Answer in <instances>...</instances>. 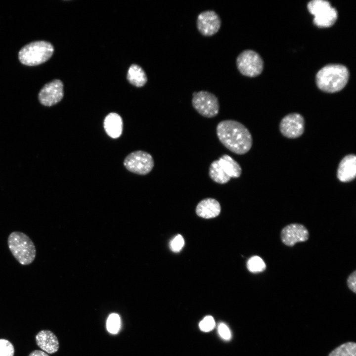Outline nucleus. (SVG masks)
Returning a JSON list of instances; mask_svg holds the SVG:
<instances>
[{"instance_id": "f257e3e1", "label": "nucleus", "mask_w": 356, "mask_h": 356, "mask_svg": "<svg viewBox=\"0 0 356 356\" xmlns=\"http://www.w3.org/2000/svg\"><path fill=\"white\" fill-rule=\"evenodd\" d=\"M220 141L232 152L243 155L247 153L253 144L252 135L241 123L233 120L221 121L216 128Z\"/></svg>"}, {"instance_id": "f03ea898", "label": "nucleus", "mask_w": 356, "mask_h": 356, "mask_svg": "<svg viewBox=\"0 0 356 356\" xmlns=\"http://www.w3.org/2000/svg\"><path fill=\"white\" fill-rule=\"evenodd\" d=\"M349 77L348 69L341 64H329L322 67L316 75V83L323 91L334 93L342 89Z\"/></svg>"}, {"instance_id": "7ed1b4c3", "label": "nucleus", "mask_w": 356, "mask_h": 356, "mask_svg": "<svg viewBox=\"0 0 356 356\" xmlns=\"http://www.w3.org/2000/svg\"><path fill=\"white\" fill-rule=\"evenodd\" d=\"M7 244L12 256L21 265H29L35 260V245L25 233L18 231L12 232L8 236Z\"/></svg>"}, {"instance_id": "20e7f679", "label": "nucleus", "mask_w": 356, "mask_h": 356, "mask_svg": "<svg viewBox=\"0 0 356 356\" xmlns=\"http://www.w3.org/2000/svg\"><path fill=\"white\" fill-rule=\"evenodd\" d=\"M54 51L52 45L41 41L29 43L19 52L18 58L21 63L27 66H36L47 61Z\"/></svg>"}, {"instance_id": "39448f33", "label": "nucleus", "mask_w": 356, "mask_h": 356, "mask_svg": "<svg viewBox=\"0 0 356 356\" xmlns=\"http://www.w3.org/2000/svg\"><path fill=\"white\" fill-rule=\"evenodd\" d=\"M309 12L314 16L313 22L317 27L327 28L336 22L338 13L330 2L324 0H312L308 4Z\"/></svg>"}, {"instance_id": "423d86ee", "label": "nucleus", "mask_w": 356, "mask_h": 356, "mask_svg": "<svg viewBox=\"0 0 356 356\" xmlns=\"http://www.w3.org/2000/svg\"><path fill=\"white\" fill-rule=\"evenodd\" d=\"M192 105L201 116L208 118L216 116L219 112L220 104L217 96L208 91L194 92Z\"/></svg>"}, {"instance_id": "0eeeda50", "label": "nucleus", "mask_w": 356, "mask_h": 356, "mask_svg": "<svg viewBox=\"0 0 356 356\" xmlns=\"http://www.w3.org/2000/svg\"><path fill=\"white\" fill-rule=\"evenodd\" d=\"M236 64L239 72L249 77L259 75L264 68L263 61L260 55L250 49L245 50L238 55Z\"/></svg>"}, {"instance_id": "6e6552de", "label": "nucleus", "mask_w": 356, "mask_h": 356, "mask_svg": "<svg viewBox=\"0 0 356 356\" xmlns=\"http://www.w3.org/2000/svg\"><path fill=\"white\" fill-rule=\"evenodd\" d=\"M124 165L128 171L133 173L145 175L151 171L154 163L149 153L138 150L129 154L124 161Z\"/></svg>"}, {"instance_id": "1a4fd4ad", "label": "nucleus", "mask_w": 356, "mask_h": 356, "mask_svg": "<svg viewBox=\"0 0 356 356\" xmlns=\"http://www.w3.org/2000/svg\"><path fill=\"white\" fill-rule=\"evenodd\" d=\"M279 130L282 134L287 138H297L304 133V119L299 113L289 114L281 120L279 124Z\"/></svg>"}, {"instance_id": "9d476101", "label": "nucleus", "mask_w": 356, "mask_h": 356, "mask_svg": "<svg viewBox=\"0 0 356 356\" xmlns=\"http://www.w3.org/2000/svg\"><path fill=\"white\" fill-rule=\"evenodd\" d=\"M222 24L219 15L214 11L208 10L203 11L197 16L196 25L199 33L205 37L216 34Z\"/></svg>"}, {"instance_id": "9b49d317", "label": "nucleus", "mask_w": 356, "mask_h": 356, "mask_svg": "<svg viewBox=\"0 0 356 356\" xmlns=\"http://www.w3.org/2000/svg\"><path fill=\"white\" fill-rule=\"evenodd\" d=\"M310 236L309 231L302 224L292 223L284 226L280 232L282 242L287 246L293 247L298 242L307 241Z\"/></svg>"}, {"instance_id": "f8f14e48", "label": "nucleus", "mask_w": 356, "mask_h": 356, "mask_svg": "<svg viewBox=\"0 0 356 356\" xmlns=\"http://www.w3.org/2000/svg\"><path fill=\"white\" fill-rule=\"evenodd\" d=\"M63 97V85L59 80H54L45 84L38 95L41 104L48 107L58 103Z\"/></svg>"}, {"instance_id": "ddd939ff", "label": "nucleus", "mask_w": 356, "mask_h": 356, "mask_svg": "<svg viewBox=\"0 0 356 356\" xmlns=\"http://www.w3.org/2000/svg\"><path fill=\"white\" fill-rule=\"evenodd\" d=\"M337 177L343 182L353 180L356 177V156L354 154L345 156L338 165Z\"/></svg>"}, {"instance_id": "4468645a", "label": "nucleus", "mask_w": 356, "mask_h": 356, "mask_svg": "<svg viewBox=\"0 0 356 356\" xmlns=\"http://www.w3.org/2000/svg\"><path fill=\"white\" fill-rule=\"evenodd\" d=\"M38 346L48 354L56 353L59 349L58 338L51 331L43 330L39 332L35 337Z\"/></svg>"}, {"instance_id": "2eb2a0df", "label": "nucleus", "mask_w": 356, "mask_h": 356, "mask_svg": "<svg viewBox=\"0 0 356 356\" xmlns=\"http://www.w3.org/2000/svg\"><path fill=\"white\" fill-rule=\"evenodd\" d=\"M221 210V205L217 200L208 198L202 200L198 204L196 213L200 217L209 219L218 216Z\"/></svg>"}, {"instance_id": "dca6fc26", "label": "nucleus", "mask_w": 356, "mask_h": 356, "mask_svg": "<svg viewBox=\"0 0 356 356\" xmlns=\"http://www.w3.org/2000/svg\"><path fill=\"white\" fill-rule=\"evenodd\" d=\"M123 120L121 117L116 113L108 114L104 120V128L106 134L113 138L121 136L123 132Z\"/></svg>"}, {"instance_id": "f3484780", "label": "nucleus", "mask_w": 356, "mask_h": 356, "mask_svg": "<svg viewBox=\"0 0 356 356\" xmlns=\"http://www.w3.org/2000/svg\"><path fill=\"white\" fill-rule=\"evenodd\" d=\"M222 170L230 178H238L242 173V169L237 162L231 157L224 154L218 160Z\"/></svg>"}, {"instance_id": "a211bd4d", "label": "nucleus", "mask_w": 356, "mask_h": 356, "mask_svg": "<svg viewBox=\"0 0 356 356\" xmlns=\"http://www.w3.org/2000/svg\"><path fill=\"white\" fill-rule=\"evenodd\" d=\"M127 79L131 84L137 87L143 86L147 80L144 70L136 64H133L129 68L127 74Z\"/></svg>"}, {"instance_id": "6ab92c4d", "label": "nucleus", "mask_w": 356, "mask_h": 356, "mask_svg": "<svg viewBox=\"0 0 356 356\" xmlns=\"http://www.w3.org/2000/svg\"><path fill=\"white\" fill-rule=\"evenodd\" d=\"M209 175L213 181L219 184H225L231 179L222 170L218 160L213 161L210 164Z\"/></svg>"}, {"instance_id": "aec40b11", "label": "nucleus", "mask_w": 356, "mask_h": 356, "mask_svg": "<svg viewBox=\"0 0 356 356\" xmlns=\"http://www.w3.org/2000/svg\"><path fill=\"white\" fill-rule=\"evenodd\" d=\"M328 356H356V343L348 342L332 350Z\"/></svg>"}, {"instance_id": "412c9836", "label": "nucleus", "mask_w": 356, "mask_h": 356, "mask_svg": "<svg viewBox=\"0 0 356 356\" xmlns=\"http://www.w3.org/2000/svg\"><path fill=\"white\" fill-rule=\"evenodd\" d=\"M247 267L250 272L257 273L264 271L266 268V265L261 257L255 256L249 259Z\"/></svg>"}, {"instance_id": "4be33fe9", "label": "nucleus", "mask_w": 356, "mask_h": 356, "mask_svg": "<svg viewBox=\"0 0 356 356\" xmlns=\"http://www.w3.org/2000/svg\"><path fill=\"white\" fill-rule=\"evenodd\" d=\"M120 319L119 316L116 313L109 315L107 321V328L111 333H116L120 328Z\"/></svg>"}, {"instance_id": "5701e85b", "label": "nucleus", "mask_w": 356, "mask_h": 356, "mask_svg": "<svg viewBox=\"0 0 356 356\" xmlns=\"http://www.w3.org/2000/svg\"><path fill=\"white\" fill-rule=\"evenodd\" d=\"M14 348L12 343L4 339H0V356H14Z\"/></svg>"}, {"instance_id": "b1692460", "label": "nucleus", "mask_w": 356, "mask_h": 356, "mask_svg": "<svg viewBox=\"0 0 356 356\" xmlns=\"http://www.w3.org/2000/svg\"><path fill=\"white\" fill-rule=\"evenodd\" d=\"M199 327L201 330L204 332L211 331L215 326V321L214 318L210 315L205 316L199 323Z\"/></svg>"}, {"instance_id": "393cba45", "label": "nucleus", "mask_w": 356, "mask_h": 356, "mask_svg": "<svg viewBox=\"0 0 356 356\" xmlns=\"http://www.w3.org/2000/svg\"><path fill=\"white\" fill-rule=\"evenodd\" d=\"M184 244V241L183 237L181 235L178 234L171 241L170 247L173 252L177 253L182 249Z\"/></svg>"}, {"instance_id": "a878e982", "label": "nucleus", "mask_w": 356, "mask_h": 356, "mask_svg": "<svg viewBox=\"0 0 356 356\" xmlns=\"http://www.w3.org/2000/svg\"><path fill=\"white\" fill-rule=\"evenodd\" d=\"M218 332L220 336L225 340H229L231 338V333L226 324L221 323L218 326Z\"/></svg>"}, {"instance_id": "bb28decb", "label": "nucleus", "mask_w": 356, "mask_h": 356, "mask_svg": "<svg viewBox=\"0 0 356 356\" xmlns=\"http://www.w3.org/2000/svg\"><path fill=\"white\" fill-rule=\"evenodd\" d=\"M347 284L349 289L356 293V270L353 271L348 277Z\"/></svg>"}, {"instance_id": "cd10ccee", "label": "nucleus", "mask_w": 356, "mask_h": 356, "mask_svg": "<svg viewBox=\"0 0 356 356\" xmlns=\"http://www.w3.org/2000/svg\"><path fill=\"white\" fill-rule=\"evenodd\" d=\"M28 356H49L47 354L40 350H35L32 352Z\"/></svg>"}]
</instances>
